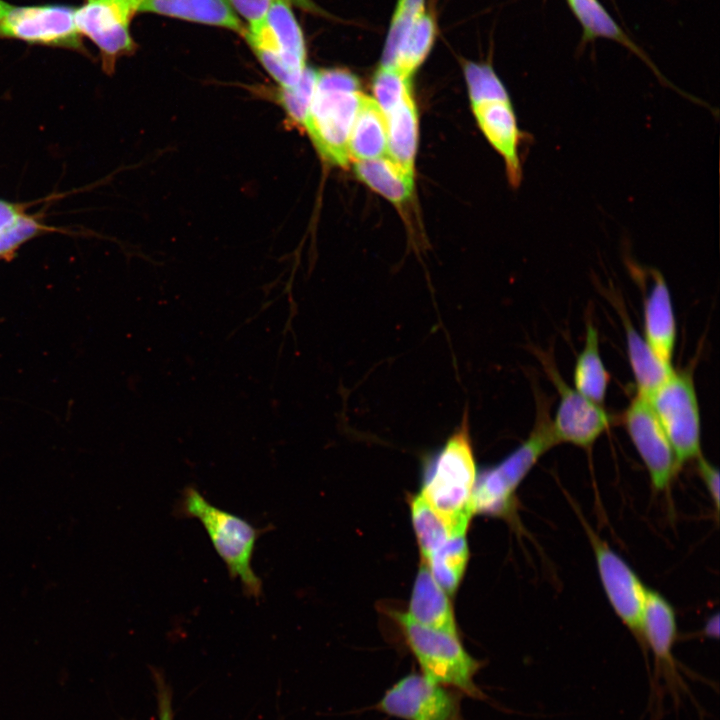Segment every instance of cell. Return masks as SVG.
<instances>
[{
  "mask_svg": "<svg viewBox=\"0 0 720 720\" xmlns=\"http://www.w3.org/2000/svg\"><path fill=\"white\" fill-rule=\"evenodd\" d=\"M139 12L224 28L241 35L245 29L228 0H141Z\"/></svg>",
  "mask_w": 720,
  "mask_h": 720,
  "instance_id": "obj_17",
  "label": "cell"
},
{
  "mask_svg": "<svg viewBox=\"0 0 720 720\" xmlns=\"http://www.w3.org/2000/svg\"><path fill=\"white\" fill-rule=\"evenodd\" d=\"M75 9L65 4L12 5L0 22V38L87 53Z\"/></svg>",
  "mask_w": 720,
  "mask_h": 720,
  "instance_id": "obj_9",
  "label": "cell"
},
{
  "mask_svg": "<svg viewBox=\"0 0 720 720\" xmlns=\"http://www.w3.org/2000/svg\"><path fill=\"white\" fill-rule=\"evenodd\" d=\"M392 615L424 676L461 694L485 698L475 683L481 663L465 650L457 635L420 625L407 613Z\"/></svg>",
  "mask_w": 720,
  "mask_h": 720,
  "instance_id": "obj_4",
  "label": "cell"
},
{
  "mask_svg": "<svg viewBox=\"0 0 720 720\" xmlns=\"http://www.w3.org/2000/svg\"><path fill=\"white\" fill-rule=\"evenodd\" d=\"M42 225L33 217L21 214L0 231V258L13 255L24 242L36 236Z\"/></svg>",
  "mask_w": 720,
  "mask_h": 720,
  "instance_id": "obj_32",
  "label": "cell"
},
{
  "mask_svg": "<svg viewBox=\"0 0 720 720\" xmlns=\"http://www.w3.org/2000/svg\"><path fill=\"white\" fill-rule=\"evenodd\" d=\"M465 534L451 537L425 561L431 574L446 593L457 589L468 561Z\"/></svg>",
  "mask_w": 720,
  "mask_h": 720,
  "instance_id": "obj_24",
  "label": "cell"
},
{
  "mask_svg": "<svg viewBox=\"0 0 720 720\" xmlns=\"http://www.w3.org/2000/svg\"><path fill=\"white\" fill-rule=\"evenodd\" d=\"M11 4L4 0H0V22L3 20V18L8 13L9 9L11 8Z\"/></svg>",
  "mask_w": 720,
  "mask_h": 720,
  "instance_id": "obj_38",
  "label": "cell"
},
{
  "mask_svg": "<svg viewBox=\"0 0 720 720\" xmlns=\"http://www.w3.org/2000/svg\"><path fill=\"white\" fill-rule=\"evenodd\" d=\"M175 514L180 518L199 520L230 577L240 580L247 596L256 599L262 596L263 584L252 568V558L256 542L266 528H257L213 505L192 485L182 491Z\"/></svg>",
  "mask_w": 720,
  "mask_h": 720,
  "instance_id": "obj_3",
  "label": "cell"
},
{
  "mask_svg": "<svg viewBox=\"0 0 720 720\" xmlns=\"http://www.w3.org/2000/svg\"><path fill=\"white\" fill-rule=\"evenodd\" d=\"M375 101L387 113L401 103L411 92V77L393 67L380 66L373 80Z\"/></svg>",
  "mask_w": 720,
  "mask_h": 720,
  "instance_id": "obj_30",
  "label": "cell"
},
{
  "mask_svg": "<svg viewBox=\"0 0 720 720\" xmlns=\"http://www.w3.org/2000/svg\"><path fill=\"white\" fill-rule=\"evenodd\" d=\"M21 214H23V210L19 205L0 200V231L14 222Z\"/></svg>",
  "mask_w": 720,
  "mask_h": 720,
  "instance_id": "obj_36",
  "label": "cell"
},
{
  "mask_svg": "<svg viewBox=\"0 0 720 720\" xmlns=\"http://www.w3.org/2000/svg\"><path fill=\"white\" fill-rule=\"evenodd\" d=\"M291 1L278 0L243 36L259 63L281 87L295 85L306 69V46Z\"/></svg>",
  "mask_w": 720,
  "mask_h": 720,
  "instance_id": "obj_5",
  "label": "cell"
},
{
  "mask_svg": "<svg viewBox=\"0 0 720 720\" xmlns=\"http://www.w3.org/2000/svg\"><path fill=\"white\" fill-rule=\"evenodd\" d=\"M472 107L482 132L504 159L509 183L518 187L522 181L519 151L528 136L518 126L510 97L481 101Z\"/></svg>",
  "mask_w": 720,
  "mask_h": 720,
  "instance_id": "obj_15",
  "label": "cell"
},
{
  "mask_svg": "<svg viewBox=\"0 0 720 720\" xmlns=\"http://www.w3.org/2000/svg\"><path fill=\"white\" fill-rule=\"evenodd\" d=\"M547 407H539L529 437L496 466L476 478L473 491L474 513L506 516L511 513L515 490L538 459L557 443Z\"/></svg>",
  "mask_w": 720,
  "mask_h": 720,
  "instance_id": "obj_6",
  "label": "cell"
},
{
  "mask_svg": "<svg viewBox=\"0 0 720 720\" xmlns=\"http://www.w3.org/2000/svg\"><path fill=\"white\" fill-rule=\"evenodd\" d=\"M464 70L472 104L509 98L505 86L490 65L469 62Z\"/></svg>",
  "mask_w": 720,
  "mask_h": 720,
  "instance_id": "obj_31",
  "label": "cell"
},
{
  "mask_svg": "<svg viewBox=\"0 0 720 720\" xmlns=\"http://www.w3.org/2000/svg\"><path fill=\"white\" fill-rule=\"evenodd\" d=\"M573 381L579 393L596 404H603L609 373L600 356L598 331L591 322L586 326L585 344L576 360Z\"/></svg>",
  "mask_w": 720,
  "mask_h": 720,
  "instance_id": "obj_23",
  "label": "cell"
},
{
  "mask_svg": "<svg viewBox=\"0 0 720 720\" xmlns=\"http://www.w3.org/2000/svg\"><path fill=\"white\" fill-rule=\"evenodd\" d=\"M363 94L358 79L343 69L317 71L304 129L321 157L345 166L350 160L349 138Z\"/></svg>",
  "mask_w": 720,
  "mask_h": 720,
  "instance_id": "obj_2",
  "label": "cell"
},
{
  "mask_svg": "<svg viewBox=\"0 0 720 720\" xmlns=\"http://www.w3.org/2000/svg\"><path fill=\"white\" fill-rule=\"evenodd\" d=\"M410 509L416 539L425 561L455 535L448 523L421 494L412 497Z\"/></svg>",
  "mask_w": 720,
  "mask_h": 720,
  "instance_id": "obj_26",
  "label": "cell"
},
{
  "mask_svg": "<svg viewBox=\"0 0 720 720\" xmlns=\"http://www.w3.org/2000/svg\"><path fill=\"white\" fill-rule=\"evenodd\" d=\"M476 465L468 413L425 469L421 495L448 523L453 535L466 533L474 513Z\"/></svg>",
  "mask_w": 720,
  "mask_h": 720,
  "instance_id": "obj_1",
  "label": "cell"
},
{
  "mask_svg": "<svg viewBox=\"0 0 720 720\" xmlns=\"http://www.w3.org/2000/svg\"><path fill=\"white\" fill-rule=\"evenodd\" d=\"M583 29L585 40L606 38L640 55V51L598 0H566Z\"/></svg>",
  "mask_w": 720,
  "mask_h": 720,
  "instance_id": "obj_25",
  "label": "cell"
},
{
  "mask_svg": "<svg viewBox=\"0 0 720 720\" xmlns=\"http://www.w3.org/2000/svg\"><path fill=\"white\" fill-rule=\"evenodd\" d=\"M621 318L625 328L628 358L636 381V393L649 398L674 369L672 364L664 363L654 354L625 314L621 313Z\"/></svg>",
  "mask_w": 720,
  "mask_h": 720,
  "instance_id": "obj_20",
  "label": "cell"
},
{
  "mask_svg": "<svg viewBox=\"0 0 720 720\" xmlns=\"http://www.w3.org/2000/svg\"><path fill=\"white\" fill-rule=\"evenodd\" d=\"M672 448L679 467L701 455V422L693 378L676 371L648 398Z\"/></svg>",
  "mask_w": 720,
  "mask_h": 720,
  "instance_id": "obj_7",
  "label": "cell"
},
{
  "mask_svg": "<svg viewBox=\"0 0 720 720\" xmlns=\"http://www.w3.org/2000/svg\"><path fill=\"white\" fill-rule=\"evenodd\" d=\"M141 0H84L75 9V21L82 37L98 49L105 72L111 73L117 61L135 51L130 25L139 13Z\"/></svg>",
  "mask_w": 720,
  "mask_h": 720,
  "instance_id": "obj_8",
  "label": "cell"
},
{
  "mask_svg": "<svg viewBox=\"0 0 720 720\" xmlns=\"http://www.w3.org/2000/svg\"><path fill=\"white\" fill-rule=\"evenodd\" d=\"M626 431L658 491L669 488L679 470L673 448L648 400L636 393L624 412Z\"/></svg>",
  "mask_w": 720,
  "mask_h": 720,
  "instance_id": "obj_12",
  "label": "cell"
},
{
  "mask_svg": "<svg viewBox=\"0 0 720 720\" xmlns=\"http://www.w3.org/2000/svg\"><path fill=\"white\" fill-rule=\"evenodd\" d=\"M153 679L156 687L158 720H174L173 694L169 684L158 671H153Z\"/></svg>",
  "mask_w": 720,
  "mask_h": 720,
  "instance_id": "obj_34",
  "label": "cell"
},
{
  "mask_svg": "<svg viewBox=\"0 0 720 720\" xmlns=\"http://www.w3.org/2000/svg\"><path fill=\"white\" fill-rule=\"evenodd\" d=\"M387 151L385 117L376 101L363 94L351 129L349 155L357 160L382 157Z\"/></svg>",
  "mask_w": 720,
  "mask_h": 720,
  "instance_id": "obj_19",
  "label": "cell"
},
{
  "mask_svg": "<svg viewBox=\"0 0 720 720\" xmlns=\"http://www.w3.org/2000/svg\"><path fill=\"white\" fill-rule=\"evenodd\" d=\"M460 695L422 673H410L386 690L376 709L403 720H463Z\"/></svg>",
  "mask_w": 720,
  "mask_h": 720,
  "instance_id": "obj_10",
  "label": "cell"
},
{
  "mask_svg": "<svg viewBox=\"0 0 720 720\" xmlns=\"http://www.w3.org/2000/svg\"><path fill=\"white\" fill-rule=\"evenodd\" d=\"M407 614L420 625L457 635L452 606L446 592L424 562L414 582Z\"/></svg>",
  "mask_w": 720,
  "mask_h": 720,
  "instance_id": "obj_18",
  "label": "cell"
},
{
  "mask_svg": "<svg viewBox=\"0 0 720 720\" xmlns=\"http://www.w3.org/2000/svg\"><path fill=\"white\" fill-rule=\"evenodd\" d=\"M231 7L248 25L254 24L261 20L273 3L278 0H228ZM304 1V0H289Z\"/></svg>",
  "mask_w": 720,
  "mask_h": 720,
  "instance_id": "obj_33",
  "label": "cell"
},
{
  "mask_svg": "<svg viewBox=\"0 0 720 720\" xmlns=\"http://www.w3.org/2000/svg\"><path fill=\"white\" fill-rule=\"evenodd\" d=\"M600 580L617 616L643 647L641 626L648 588L630 566L615 553L588 525Z\"/></svg>",
  "mask_w": 720,
  "mask_h": 720,
  "instance_id": "obj_11",
  "label": "cell"
},
{
  "mask_svg": "<svg viewBox=\"0 0 720 720\" xmlns=\"http://www.w3.org/2000/svg\"><path fill=\"white\" fill-rule=\"evenodd\" d=\"M554 382L560 402L555 417L551 420L554 437L579 447L591 446L610 426L612 417L602 405L596 404L568 386L551 364H544Z\"/></svg>",
  "mask_w": 720,
  "mask_h": 720,
  "instance_id": "obj_13",
  "label": "cell"
},
{
  "mask_svg": "<svg viewBox=\"0 0 720 720\" xmlns=\"http://www.w3.org/2000/svg\"><path fill=\"white\" fill-rule=\"evenodd\" d=\"M424 7V0H398L386 37L381 66H394L408 34L425 12Z\"/></svg>",
  "mask_w": 720,
  "mask_h": 720,
  "instance_id": "obj_28",
  "label": "cell"
},
{
  "mask_svg": "<svg viewBox=\"0 0 720 720\" xmlns=\"http://www.w3.org/2000/svg\"><path fill=\"white\" fill-rule=\"evenodd\" d=\"M387 127L389 157L413 173L417 146V113L412 94L383 114Z\"/></svg>",
  "mask_w": 720,
  "mask_h": 720,
  "instance_id": "obj_21",
  "label": "cell"
},
{
  "mask_svg": "<svg viewBox=\"0 0 720 720\" xmlns=\"http://www.w3.org/2000/svg\"><path fill=\"white\" fill-rule=\"evenodd\" d=\"M317 71L306 67L299 81L292 86H278L275 93L277 103L286 113L288 120L303 127L316 84Z\"/></svg>",
  "mask_w": 720,
  "mask_h": 720,
  "instance_id": "obj_29",
  "label": "cell"
},
{
  "mask_svg": "<svg viewBox=\"0 0 720 720\" xmlns=\"http://www.w3.org/2000/svg\"><path fill=\"white\" fill-rule=\"evenodd\" d=\"M358 178L393 203L406 201L413 192V173L389 158L358 160Z\"/></svg>",
  "mask_w": 720,
  "mask_h": 720,
  "instance_id": "obj_22",
  "label": "cell"
},
{
  "mask_svg": "<svg viewBox=\"0 0 720 720\" xmlns=\"http://www.w3.org/2000/svg\"><path fill=\"white\" fill-rule=\"evenodd\" d=\"M653 285L644 302V339L654 354L671 364L676 342V321L668 286L653 272Z\"/></svg>",
  "mask_w": 720,
  "mask_h": 720,
  "instance_id": "obj_16",
  "label": "cell"
},
{
  "mask_svg": "<svg viewBox=\"0 0 720 720\" xmlns=\"http://www.w3.org/2000/svg\"><path fill=\"white\" fill-rule=\"evenodd\" d=\"M697 460V471L703 480L707 491L709 492L712 501L719 509V498H720V479L719 471L710 462H708L702 454L696 459Z\"/></svg>",
  "mask_w": 720,
  "mask_h": 720,
  "instance_id": "obj_35",
  "label": "cell"
},
{
  "mask_svg": "<svg viewBox=\"0 0 720 720\" xmlns=\"http://www.w3.org/2000/svg\"><path fill=\"white\" fill-rule=\"evenodd\" d=\"M704 634L710 638L717 639L719 637V616L718 614L711 617L705 624Z\"/></svg>",
  "mask_w": 720,
  "mask_h": 720,
  "instance_id": "obj_37",
  "label": "cell"
},
{
  "mask_svg": "<svg viewBox=\"0 0 720 720\" xmlns=\"http://www.w3.org/2000/svg\"><path fill=\"white\" fill-rule=\"evenodd\" d=\"M641 635L643 648L647 646L654 656L656 681L662 677L666 687L677 697L684 687L673 657L677 637L676 615L670 603L660 593L649 588Z\"/></svg>",
  "mask_w": 720,
  "mask_h": 720,
  "instance_id": "obj_14",
  "label": "cell"
},
{
  "mask_svg": "<svg viewBox=\"0 0 720 720\" xmlns=\"http://www.w3.org/2000/svg\"><path fill=\"white\" fill-rule=\"evenodd\" d=\"M436 33L433 17L424 12L404 42L393 68L411 77L430 52Z\"/></svg>",
  "mask_w": 720,
  "mask_h": 720,
  "instance_id": "obj_27",
  "label": "cell"
}]
</instances>
